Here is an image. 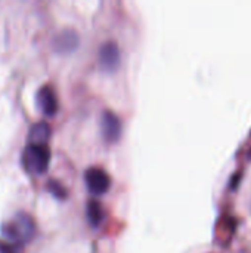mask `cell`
<instances>
[{
    "label": "cell",
    "instance_id": "obj_7",
    "mask_svg": "<svg viewBox=\"0 0 251 253\" xmlns=\"http://www.w3.org/2000/svg\"><path fill=\"white\" fill-rule=\"evenodd\" d=\"M78 42H80L78 34L74 30L67 28V30H62L59 34H56V37L53 40V47H55V50H58L61 53H68L78 46Z\"/></svg>",
    "mask_w": 251,
    "mask_h": 253
},
{
    "label": "cell",
    "instance_id": "obj_11",
    "mask_svg": "<svg viewBox=\"0 0 251 253\" xmlns=\"http://www.w3.org/2000/svg\"><path fill=\"white\" fill-rule=\"evenodd\" d=\"M0 253H18V246L0 240Z\"/></svg>",
    "mask_w": 251,
    "mask_h": 253
},
{
    "label": "cell",
    "instance_id": "obj_1",
    "mask_svg": "<svg viewBox=\"0 0 251 253\" xmlns=\"http://www.w3.org/2000/svg\"><path fill=\"white\" fill-rule=\"evenodd\" d=\"M0 233L7 240V243L19 246L33 239V236L36 234V222L28 213L19 212L9 221L1 224Z\"/></svg>",
    "mask_w": 251,
    "mask_h": 253
},
{
    "label": "cell",
    "instance_id": "obj_4",
    "mask_svg": "<svg viewBox=\"0 0 251 253\" xmlns=\"http://www.w3.org/2000/svg\"><path fill=\"white\" fill-rule=\"evenodd\" d=\"M84 181H86V185L89 187V190L96 194L105 193L111 184L109 175L102 168H96V166L89 168L84 172Z\"/></svg>",
    "mask_w": 251,
    "mask_h": 253
},
{
    "label": "cell",
    "instance_id": "obj_5",
    "mask_svg": "<svg viewBox=\"0 0 251 253\" xmlns=\"http://www.w3.org/2000/svg\"><path fill=\"white\" fill-rule=\"evenodd\" d=\"M120 47L114 40L105 42L99 49V64L105 71H115L120 65Z\"/></svg>",
    "mask_w": 251,
    "mask_h": 253
},
{
    "label": "cell",
    "instance_id": "obj_10",
    "mask_svg": "<svg viewBox=\"0 0 251 253\" xmlns=\"http://www.w3.org/2000/svg\"><path fill=\"white\" fill-rule=\"evenodd\" d=\"M46 187H47V191L52 193L55 197H58V199H65L67 197V190H65V187L59 181L49 179V182L46 184Z\"/></svg>",
    "mask_w": 251,
    "mask_h": 253
},
{
    "label": "cell",
    "instance_id": "obj_8",
    "mask_svg": "<svg viewBox=\"0 0 251 253\" xmlns=\"http://www.w3.org/2000/svg\"><path fill=\"white\" fill-rule=\"evenodd\" d=\"M49 135H50V126L46 122H37L31 126L30 133H28V139H30V144L46 145Z\"/></svg>",
    "mask_w": 251,
    "mask_h": 253
},
{
    "label": "cell",
    "instance_id": "obj_3",
    "mask_svg": "<svg viewBox=\"0 0 251 253\" xmlns=\"http://www.w3.org/2000/svg\"><path fill=\"white\" fill-rule=\"evenodd\" d=\"M101 132L107 142H115L121 135V120L120 117L111 111L105 110L101 116Z\"/></svg>",
    "mask_w": 251,
    "mask_h": 253
},
{
    "label": "cell",
    "instance_id": "obj_2",
    "mask_svg": "<svg viewBox=\"0 0 251 253\" xmlns=\"http://www.w3.org/2000/svg\"><path fill=\"white\" fill-rule=\"evenodd\" d=\"M22 166L31 173H43L47 170L50 162V150L47 145L28 144L22 150Z\"/></svg>",
    "mask_w": 251,
    "mask_h": 253
},
{
    "label": "cell",
    "instance_id": "obj_9",
    "mask_svg": "<svg viewBox=\"0 0 251 253\" xmlns=\"http://www.w3.org/2000/svg\"><path fill=\"white\" fill-rule=\"evenodd\" d=\"M86 213H87V219L89 222L93 225V227H98L102 219L105 218V211H104V206L96 202V200H90L86 206Z\"/></svg>",
    "mask_w": 251,
    "mask_h": 253
},
{
    "label": "cell",
    "instance_id": "obj_6",
    "mask_svg": "<svg viewBox=\"0 0 251 253\" xmlns=\"http://www.w3.org/2000/svg\"><path fill=\"white\" fill-rule=\"evenodd\" d=\"M37 104L44 116H53L58 111V98L50 84H44L37 90Z\"/></svg>",
    "mask_w": 251,
    "mask_h": 253
}]
</instances>
